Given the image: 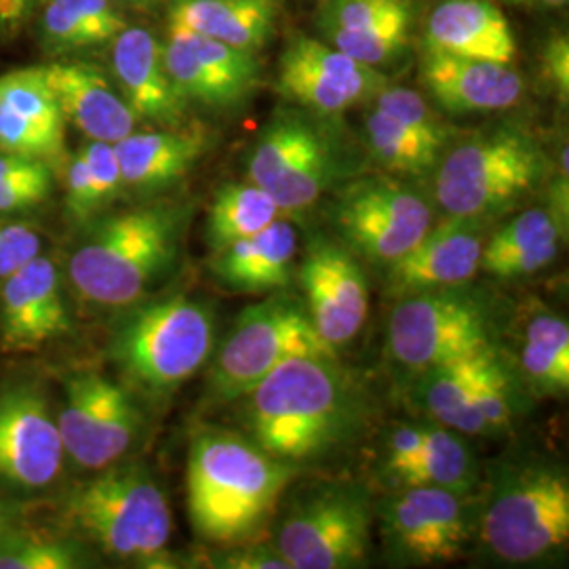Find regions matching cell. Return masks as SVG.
<instances>
[{"label": "cell", "instance_id": "obj_35", "mask_svg": "<svg viewBox=\"0 0 569 569\" xmlns=\"http://www.w3.org/2000/svg\"><path fill=\"white\" fill-rule=\"evenodd\" d=\"M163 61L171 81L186 102H199L211 108H230L224 91L203 61L199 60L190 34L182 26L169 23V39L163 44Z\"/></svg>", "mask_w": 569, "mask_h": 569}, {"label": "cell", "instance_id": "obj_46", "mask_svg": "<svg viewBox=\"0 0 569 569\" xmlns=\"http://www.w3.org/2000/svg\"><path fill=\"white\" fill-rule=\"evenodd\" d=\"M66 209L70 218L84 222L89 220L100 207L96 203V194L89 180V171L84 163V154L79 150L68 164V178H66Z\"/></svg>", "mask_w": 569, "mask_h": 569}, {"label": "cell", "instance_id": "obj_41", "mask_svg": "<svg viewBox=\"0 0 569 569\" xmlns=\"http://www.w3.org/2000/svg\"><path fill=\"white\" fill-rule=\"evenodd\" d=\"M376 108L385 110L392 119L403 122L411 131L422 136L428 142L437 143L443 148L446 143V127L435 114V110L428 106L427 100L403 87H385L376 98Z\"/></svg>", "mask_w": 569, "mask_h": 569}, {"label": "cell", "instance_id": "obj_47", "mask_svg": "<svg viewBox=\"0 0 569 569\" xmlns=\"http://www.w3.org/2000/svg\"><path fill=\"white\" fill-rule=\"evenodd\" d=\"M425 435L427 427H418V425H406V427L397 428L387 441V470L390 477L399 479L407 468L411 467L422 449L425 443Z\"/></svg>", "mask_w": 569, "mask_h": 569}, {"label": "cell", "instance_id": "obj_37", "mask_svg": "<svg viewBox=\"0 0 569 569\" xmlns=\"http://www.w3.org/2000/svg\"><path fill=\"white\" fill-rule=\"evenodd\" d=\"M51 190L49 163L0 150V213L26 211L44 203Z\"/></svg>", "mask_w": 569, "mask_h": 569}, {"label": "cell", "instance_id": "obj_33", "mask_svg": "<svg viewBox=\"0 0 569 569\" xmlns=\"http://www.w3.org/2000/svg\"><path fill=\"white\" fill-rule=\"evenodd\" d=\"M366 136L369 150L378 163L385 164L390 171L409 176L430 171L441 152V146L428 142L376 106L367 114Z\"/></svg>", "mask_w": 569, "mask_h": 569}, {"label": "cell", "instance_id": "obj_23", "mask_svg": "<svg viewBox=\"0 0 569 569\" xmlns=\"http://www.w3.org/2000/svg\"><path fill=\"white\" fill-rule=\"evenodd\" d=\"M427 51L512 63L517 42L496 2L443 0L428 18Z\"/></svg>", "mask_w": 569, "mask_h": 569}, {"label": "cell", "instance_id": "obj_19", "mask_svg": "<svg viewBox=\"0 0 569 569\" xmlns=\"http://www.w3.org/2000/svg\"><path fill=\"white\" fill-rule=\"evenodd\" d=\"M475 224L449 218L448 224L430 226L418 243L390 262V287L409 296L468 283L479 272L483 251V239Z\"/></svg>", "mask_w": 569, "mask_h": 569}, {"label": "cell", "instance_id": "obj_12", "mask_svg": "<svg viewBox=\"0 0 569 569\" xmlns=\"http://www.w3.org/2000/svg\"><path fill=\"white\" fill-rule=\"evenodd\" d=\"M58 416L63 451L89 470H103L133 448L142 427L129 392L98 371L68 378Z\"/></svg>", "mask_w": 569, "mask_h": 569}, {"label": "cell", "instance_id": "obj_44", "mask_svg": "<svg viewBox=\"0 0 569 569\" xmlns=\"http://www.w3.org/2000/svg\"><path fill=\"white\" fill-rule=\"evenodd\" d=\"M84 163L89 171L91 188L96 194V203L102 209L103 204L114 201L122 190L121 167L114 152V143L89 142L81 148Z\"/></svg>", "mask_w": 569, "mask_h": 569}, {"label": "cell", "instance_id": "obj_43", "mask_svg": "<svg viewBox=\"0 0 569 569\" xmlns=\"http://www.w3.org/2000/svg\"><path fill=\"white\" fill-rule=\"evenodd\" d=\"M407 9H411L407 0H331L326 11V32L366 30Z\"/></svg>", "mask_w": 569, "mask_h": 569}, {"label": "cell", "instance_id": "obj_25", "mask_svg": "<svg viewBox=\"0 0 569 569\" xmlns=\"http://www.w3.org/2000/svg\"><path fill=\"white\" fill-rule=\"evenodd\" d=\"M296 253V228L277 218L258 234L220 251L213 270L237 293H266L289 284Z\"/></svg>", "mask_w": 569, "mask_h": 569}, {"label": "cell", "instance_id": "obj_52", "mask_svg": "<svg viewBox=\"0 0 569 569\" xmlns=\"http://www.w3.org/2000/svg\"><path fill=\"white\" fill-rule=\"evenodd\" d=\"M512 2H519V4H526V7H561L568 0H512Z\"/></svg>", "mask_w": 569, "mask_h": 569}, {"label": "cell", "instance_id": "obj_4", "mask_svg": "<svg viewBox=\"0 0 569 569\" xmlns=\"http://www.w3.org/2000/svg\"><path fill=\"white\" fill-rule=\"evenodd\" d=\"M72 523L108 555L146 568L161 566L171 536L163 489L140 467H108L72 491Z\"/></svg>", "mask_w": 569, "mask_h": 569}, {"label": "cell", "instance_id": "obj_31", "mask_svg": "<svg viewBox=\"0 0 569 569\" xmlns=\"http://www.w3.org/2000/svg\"><path fill=\"white\" fill-rule=\"evenodd\" d=\"M403 488L428 486L467 496L477 483V460L460 432L428 428L416 462L397 479Z\"/></svg>", "mask_w": 569, "mask_h": 569}, {"label": "cell", "instance_id": "obj_9", "mask_svg": "<svg viewBox=\"0 0 569 569\" xmlns=\"http://www.w3.org/2000/svg\"><path fill=\"white\" fill-rule=\"evenodd\" d=\"M247 173L281 211H305L338 178L340 157L326 129L300 112H284L262 131Z\"/></svg>", "mask_w": 569, "mask_h": 569}, {"label": "cell", "instance_id": "obj_14", "mask_svg": "<svg viewBox=\"0 0 569 569\" xmlns=\"http://www.w3.org/2000/svg\"><path fill=\"white\" fill-rule=\"evenodd\" d=\"M388 549L407 563H448L470 540V515L462 493L443 488L409 486L382 509Z\"/></svg>", "mask_w": 569, "mask_h": 569}, {"label": "cell", "instance_id": "obj_21", "mask_svg": "<svg viewBox=\"0 0 569 569\" xmlns=\"http://www.w3.org/2000/svg\"><path fill=\"white\" fill-rule=\"evenodd\" d=\"M422 82L451 114L498 112L521 100L526 82L521 74L500 61L472 60L427 51L420 66Z\"/></svg>", "mask_w": 569, "mask_h": 569}, {"label": "cell", "instance_id": "obj_7", "mask_svg": "<svg viewBox=\"0 0 569 569\" xmlns=\"http://www.w3.org/2000/svg\"><path fill=\"white\" fill-rule=\"evenodd\" d=\"M486 547L502 561L531 563L569 538V483L561 468H510L489 493L481 519Z\"/></svg>", "mask_w": 569, "mask_h": 569}, {"label": "cell", "instance_id": "obj_36", "mask_svg": "<svg viewBox=\"0 0 569 569\" xmlns=\"http://www.w3.org/2000/svg\"><path fill=\"white\" fill-rule=\"evenodd\" d=\"M190 42L203 61L204 68L213 77L224 91L228 106H237L243 102L244 98L253 91L258 84V74H260V61L256 58V51L239 49L226 42L213 41L201 34L190 32Z\"/></svg>", "mask_w": 569, "mask_h": 569}, {"label": "cell", "instance_id": "obj_34", "mask_svg": "<svg viewBox=\"0 0 569 569\" xmlns=\"http://www.w3.org/2000/svg\"><path fill=\"white\" fill-rule=\"evenodd\" d=\"M0 102L9 106L26 121L34 122L44 131L63 140V114L56 93L51 91L42 66L20 68L0 74Z\"/></svg>", "mask_w": 569, "mask_h": 569}, {"label": "cell", "instance_id": "obj_15", "mask_svg": "<svg viewBox=\"0 0 569 569\" xmlns=\"http://www.w3.org/2000/svg\"><path fill=\"white\" fill-rule=\"evenodd\" d=\"M387 84V77L373 66L308 37L289 42L279 63V89L284 98L323 117L373 100Z\"/></svg>", "mask_w": 569, "mask_h": 569}, {"label": "cell", "instance_id": "obj_49", "mask_svg": "<svg viewBox=\"0 0 569 569\" xmlns=\"http://www.w3.org/2000/svg\"><path fill=\"white\" fill-rule=\"evenodd\" d=\"M545 70L555 84L559 98L568 102L569 96V41L568 37H557L547 44Z\"/></svg>", "mask_w": 569, "mask_h": 569}, {"label": "cell", "instance_id": "obj_18", "mask_svg": "<svg viewBox=\"0 0 569 569\" xmlns=\"http://www.w3.org/2000/svg\"><path fill=\"white\" fill-rule=\"evenodd\" d=\"M68 312L61 298L56 264L37 256L32 262L2 279L0 333L11 350H34L68 331Z\"/></svg>", "mask_w": 569, "mask_h": 569}, {"label": "cell", "instance_id": "obj_45", "mask_svg": "<svg viewBox=\"0 0 569 569\" xmlns=\"http://www.w3.org/2000/svg\"><path fill=\"white\" fill-rule=\"evenodd\" d=\"M41 244L34 228L0 220V281L41 256Z\"/></svg>", "mask_w": 569, "mask_h": 569}, {"label": "cell", "instance_id": "obj_22", "mask_svg": "<svg viewBox=\"0 0 569 569\" xmlns=\"http://www.w3.org/2000/svg\"><path fill=\"white\" fill-rule=\"evenodd\" d=\"M112 74L138 121H182L186 100L164 68L163 44L150 30L127 26L112 41Z\"/></svg>", "mask_w": 569, "mask_h": 569}, {"label": "cell", "instance_id": "obj_16", "mask_svg": "<svg viewBox=\"0 0 569 569\" xmlns=\"http://www.w3.org/2000/svg\"><path fill=\"white\" fill-rule=\"evenodd\" d=\"M58 420L34 387L0 392V483L42 489L60 477L63 465Z\"/></svg>", "mask_w": 569, "mask_h": 569}, {"label": "cell", "instance_id": "obj_13", "mask_svg": "<svg viewBox=\"0 0 569 569\" xmlns=\"http://www.w3.org/2000/svg\"><path fill=\"white\" fill-rule=\"evenodd\" d=\"M333 222L357 253L390 264L427 234L432 211L406 186L376 178L346 188Z\"/></svg>", "mask_w": 569, "mask_h": 569}, {"label": "cell", "instance_id": "obj_5", "mask_svg": "<svg viewBox=\"0 0 569 569\" xmlns=\"http://www.w3.org/2000/svg\"><path fill=\"white\" fill-rule=\"evenodd\" d=\"M545 171L536 140L515 127L456 146L439 164L435 194L449 218L479 222L529 194Z\"/></svg>", "mask_w": 569, "mask_h": 569}, {"label": "cell", "instance_id": "obj_11", "mask_svg": "<svg viewBox=\"0 0 569 569\" xmlns=\"http://www.w3.org/2000/svg\"><path fill=\"white\" fill-rule=\"evenodd\" d=\"M371 509L357 488H327L298 502L279 531L277 549L291 569L357 568L366 561Z\"/></svg>", "mask_w": 569, "mask_h": 569}, {"label": "cell", "instance_id": "obj_50", "mask_svg": "<svg viewBox=\"0 0 569 569\" xmlns=\"http://www.w3.org/2000/svg\"><path fill=\"white\" fill-rule=\"evenodd\" d=\"M569 207V169H568V148H563L561 154V171L555 178V182L550 186V216L555 218V222L561 228V232L566 234L568 230V209Z\"/></svg>", "mask_w": 569, "mask_h": 569}, {"label": "cell", "instance_id": "obj_24", "mask_svg": "<svg viewBox=\"0 0 569 569\" xmlns=\"http://www.w3.org/2000/svg\"><path fill=\"white\" fill-rule=\"evenodd\" d=\"M204 148L207 136L201 129L131 131L114 143L122 183L140 192H157L182 180Z\"/></svg>", "mask_w": 569, "mask_h": 569}, {"label": "cell", "instance_id": "obj_3", "mask_svg": "<svg viewBox=\"0 0 569 569\" xmlns=\"http://www.w3.org/2000/svg\"><path fill=\"white\" fill-rule=\"evenodd\" d=\"M183 211L152 204L108 218L70 258V281L93 305L127 306L178 256Z\"/></svg>", "mask_w": 569, "mask_h": 569}, {"label": "cell", "instance_id": "obj_10", "mask_svg": "<svg viewBox=\"0 0 569 569\" xmlns=\"http://www.w3.org/2000/svg\"><path fill=\"white\" fill-rule=\"evenodd\" d=\"M392 357L413 371L491 346L486 310L456 289L409 293L388 321Z\"/></svg>", "mask_w": 569, "mask_h": 569}, {"label": "cell", "instance_id": "obj_20", "mask_svg": "<svg viewBox=\"0 0 569 569\" xmlns=\"http://www.w3.org/2000/svg\"><path fill=\"white\" fill-rule=\"evenodd\" d=\"M42 72L60 103L63 121L72 122L91 142L117 143L136 131L138 117L98 66L51 61L42 66Z\"/></svg>", "mask_w": 569, "mask_h": 569}, {"label": "cell", "instance_id": "obj_28", "mask_svg": "<svg viewBox=\"0 0 569 569\" xmlns=\"http://www.w3.org/2000/svg\"><path fill=\"white\" fill-rule=\"evenodd\" d=\"M491 348L493 346L420 371L418 392L428 413L460 435H486L470 403V388Z\"/></svg>", "mask_w": 569, "mask_h": 569}, {"label": "cell", "instance_id": "obj_38", "mask_svg": "<svg viewBox=\"0 0 569 569\" xmlns=\"http://www.w3.org/2000/svg\"><path fill=\"white\" fill-rule=\"evenodd\" d=\"M409 28H411V9L401 11L366 30L331 32L327 37L331 44L345 51L346 56L376 68L395 60L406 49Z\"/></svg>", "mask_w": 569, "mask_h": 569}, {"label": "cell", "instance_id": "obj_2", "mask_svg": "<svg viewBox=\"0 0 569 569\" xmlns=\"http://www.w3.org/2000/svg\"><path fill=\"white\" fill-rule=\"evenodd\" d=\"M298 468L230 432H203L188 456V515L211 542H241L264 526Z\"/></svg>", "mask_w": 569, "mask_h": 569}, {"label": "cell", "instance_id": "obj_29", "mask_svg": "<svg viewBox=\"0 0 569 569\" xmlns=\"http://www.w3.org/2000/svg\"><path fill=\"white\" fill-rule=\"evenodd\" d=\"M127 21L112 0H44L41 37L51 53L112 42Z\"/></svg>", "mask_w": 569, "mask_h": 569}, {"label": "cell", "instance_id": "obj_27", "mask_svg": "<svg viewBox=\"0 0 569 569\" xmlns=\"http://www.w3.org/2000/svg\"><path fill=\"white\" fill-rule=\"evenodd\" d=\"M561 234L549 209H528L483 243L479 270L502 281L536 274L557 258Z\"/></svg>", "mask_w": 569, "mask_h": 569}, {"label": "cell", "instance_id": "obj_1", "mask_svg": "<svg viewBox=\"0 0 569 569\" xmlns=\"http://www.w3.org/2000/svg\"><path fill=\"white\" fill-rule=\"evenodd\" d=\"M244 397L251 441L291 465L340 448L363 416L359 387L336 357L289 359Z\"/></svg>", "mask_w": 569, "mask_h": 569}, {"label": "cell", "instance_id": "obj_51", "mask_svg": "<svg viewBox=\"0 0 569 569\" xmlns=\"http://www.w3.org/2000/svg\"><path fill=\"white\" fill-rule=\"evenodd\" d=\"M37 0H0V37L20 32L28 21Z\"/></svg>", "mask_w": 569, "mask_h": 569}, {"label": "cell", "instance_id": "obj_48", "mask_svg": "<svg viewBox=\"0 0 569 569\" xmlns=\"http://www.w3.org/2000/svg\"><path fill=\"white\" fill-rule=\"evenodd\" d=\"M216 566L226 569H291L277 547H237L216 557Z\"/></svg>", "mask_w": 569, "mask_h": 569}, {"label": "cell", "instance_id": "obj_53", "mask_svg": "<svg viewBox=\"0 0 569 569\" xmlns=\"http://www.w3.org/2000/svg\"><path fill=\"white\" fill-rule=\"evenodd\" d=\"M117 2V0H112ZM119 2H131V4H146V2H152V0H119Z\"/></svg>", "mask_w": 569, "mask_h": 569}, {"label": "cell", "instance_id": "obj_26", "mask_svg": "<svg viewBox=\"0 0 569 569\" xmlns=\"http://www.w3.org/2000/svg\"><path fill=\"white\" fill-rule=\"evenodd\" d=\"M281 16L279 0H180L169 23L213 41L258 51L272 39Z\"/></svg>", "mask_w": 569, "mask_h": 569}, {"label": "cell", "instance_id": "obj_32", "mask_svg": "<svg viewBox=\"0 0 569 569\" xmlns=\"http://www.w3.org/2000/svg\"><path fill=\"white\" fill-rule=\"evenodd\" d=\"M521 366L529 382L540 392H568L569 327L566 319L549 312L536 315L528 323Z\"/></svg>", "mask_w": 569, "mask_h": 569}, {"label": "cell", "instance_id": "obj_40", "mask_svg": "<svg viewBox=\"0 0 569 569\" xmlns=\"http://www.w3.org/2000/svg\"><path fill=\"white\" fill-rule=\"evenodd\" d=\"M0 150L51 163L63 157V140L0 102Z\"/></svg>", "mask_w": 569, "mask_h": 569}, {"label": "cell", "instance_id": "obj_17", "mask_svg": "<svg viewBox=\"0 0 569 569\" xmlns=\"http://www.w3.org/2000/svg\"><path fill=\"white\" fill-rule=\"evenodd\" d=\"M300 281L308 315L327 345H348L366 326L369 289L359 262L345 247L317 239L306 249Z\"/></svg>", "mask_w": 569, "mask_h": 569}, {"label": "cell", "instance_id": "obj_39", "mask_svg": "<svg viewBox=\"0 0 569 569\" xmlns=\"http://www.w3.org/2000/svg\"><path fill=\"white\" fill-rule=\"evenodd\" d=\"M470 403L486 432H498L510 427L515 416V390L509 373L491 348L479 367L470 388Z\"/></svg>", "mask_w": 569, "mask_h": 569}, {"label": "cell", "instance_id": "obj_42", "mask_svg": "<svg viewBox=\"0 0 569 569\" xmlns=\"http://www.w3.org/2000/svg\"><path fill=\"white\" fill-rule=\"evenodd\" d=\"M79 568V555L70 545L28 536L11 545L0 542V569H68Z\"/></svg>", "mask_w": 569, "mask_h": 569}, {"label": "cell", "instance_id": "obj_30", "mask_svg": "<svg viewBox=\"0 0 569 569\" xmlns=\"http://www.w3.org/2000/svg\"><path fill=\"white\" fill-rule=\"evenodd\" d=\"M281 209L264 188L249 183H226L207 218V243L220 253L230 244L239 243L264 230L279 218Z\"/></svg>", "mask_w": 569, "mask_h": 569}, {"label": "cell", "instance_id": "obj_6", "mask_svg": "<svg viewBox=\"0 0 569 569\" xmlns=\"http://www.w3.org/2000/svg\"><path fill=\"white\" fill-rule=\"evenodd\" d=\"M213 338L211 308L176 296L129 315L112 340V359L138 387L169 395L207 363Z\"/></svg>", "mask_w": 569, "mask_h": 569}, {"label": "cell", "instance_id": "obj_8", "mask_svg": "<svg viewBox=\"0 0 569 569\" xmlns=\"http://www.w3.org/2000/svg\"><path fill=\"white\" fill-rule=\"evenodd\" d=\"M296 357H338V350L327 345L298 300L268 298L237 319L213 361L211 388L224 401L239 399Z\"/></svg>", "mask_w": 569, "mask_h": 569}]
</instances>
